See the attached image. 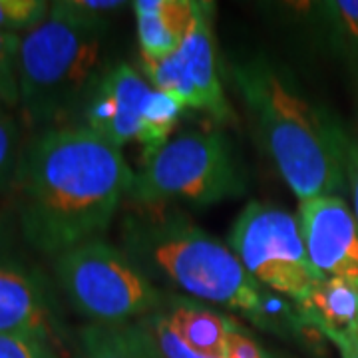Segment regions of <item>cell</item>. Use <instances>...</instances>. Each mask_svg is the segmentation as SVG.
<instances>
[{"label": "cell", "instance_id": "52a82bcc", "mask_svg": "<svg viewBox=\"0 0 358 358\" xmlns=\"http://www.w3.org/2000/svg\"><path fill=\"white\" fill-rule=\"evenodd\" d=\"M227 245L263 289L301 301L320 281L308 259L299 219L279 205L251 201L231 225Z\"/></svg>", "mask_w": 358, "mask_h": 358}, {"label": "cell", "instance_id": "6da1fadb", "mask_svg": "<svg viewBox=\"0 0 358 358\" xmlns=\"http://www.w3.org/2000/svg\"><path fill=\"white\" fill-rule=\"evenodd\" d=\"M134 176L122 150L82 126L34 134L13 187L22 239L46 257L103 239Z\"/></svg>", "mask_w": 358, "mask_h": 358}, {"label": "cell", "instance_id": "ba28073f", "mask_svg": "<svg viewBox=\"0 0 358 358\" xmlns=\"http://www.w3.org/2000/svg\"><path fill=\"white\" fill-rule=\"evenodd\" d=\"M141 72L152 88L171 96L183 110L205 114L217 126H233L237 115L225 98L213 38V4L203 2L183 44L162 60L141 58Z\"/></svg>", "mask_w": 358, "mask_h": 358}, {"label": "cell", "instance_id": "ac0fdd59", "mask_svg": "<svg viewBox=\"0 0 358 358\" xmlns=\"http://www.w3.org/2000/svg\"><path fill=\"white\" fill-rule=\"evenodd\" d=\"M46 0H0V30L8 34H28L50 16Z\"/></svg>", "mask_w": 358, "mask_h": 358}, {"label": "cell", "instance_id": "4fadbf2b", "mask_svg": "<svg viewBox=\"0 0 358 358\" xmlns=\"http://www.w3.org/2000/svg\"><path fill=\"white\" fill-rule=\"evenodd\" d=\"M157 310L192 350L209 358H225L229 334L239 320L197 299L173 293L166 294Z\"/></svg>", "mask_w": 358, "mask_h": 358}, {"label": "cell", "instance_id": "8fae6325", "mask_svg": "<svg viewBox=\"0 0 358 358\" xmlns=\"http://www.w3.org/2000/svg\"><path fill=\"white\" fill-rule=\"evenodd\" d=\"M62 322L48 285L36 268L0 251V334L56 343Z\"/></svg>", "mask_w": 358, "mask_h": 358}, {"label": "cell", "instance_id": "484cf974", "mask_svg": "<svg viewBox=\"0 0 358 358\" xmlns=\"http://www.w3.org/2000/svg\"><path fill=\"white\" fill-rule=\"evenodd\" d=\"M341 358H358V348H357V350H350V352H345V355H341Z\"/></svg>", "mask_w": 358, "mask_h": 358}, {"label": "cell", "instance_id": "3957f363", "mask_svg": "<svg viewBox=\"0 0 358 358\" xmlns=\"http://www.w3.org/2000/svg\"><path fill=\"white\" fill-rule=\"evenodd\" d=\"M255 136L299 201L348 192L352 140L341 120L310 98L279 62L255 54L231 66Z\"/></svg>", "mask_w": 358, "mask_h": 358}, {"label": "cell", "instance_id": "7402d4cb", "mask_svg": "<svg viewBox=\"0 0 358 358\" xmlns=\"http://www.w3.org/2000/svg\"><path fill=\"white\" fill-rule=\"evenodd\" d=\"M0 358H60L46 338L26 334H0Z\"/></svg>", "mask_w": 358, "mask_h": 358}, {"label": "cell", "instance_id": "ffe728a7", "mask_svg": "<svg viewBox=\"0 0 358 358\" xmlns=\"http://www.w3.org/2000/svg\"><path fill=\"white\" fill-rule=\"evenodd\" d=\"M136 324L148 336V341L152 343L159 358H209L195 352L185 345L178 334L169 329V324L159 315V310H154L152 315L136 320Z\"/></svg>", "mask_w": 358, "mask_h": 358}, {"label": "cell", "instance_id": "d4e9b609", "mask_svg": "<svg viewBox=\"0 0 358 358\" xmlns=\"http://www.w3.org/2000/svg\"><path fill=\"white\" fill-rule=\"evenodd\" d=\"M346 181H348V193L352 197V213L358 223V138L352 140L350 154H348V167H346Z\"/></svg>", "mask_w": 358, "mask_h": 358}, {"label": "cell", "instance_id": "603a6c76", "mask_svg": "<svg viewBox=\"0 0 358 358\" xmlns=\"http://www.w3.org/2000/svg\"><path fill=\"white\" fill-rule=\"evenodd\" d=\"M225 358H279L273 355L267 346L261 345L253 334L245 329L241 322L231 331Z\"/></svg>", "mask_w": 358, "mask_h": 358}, {"label": "cell", "instance_id": "7c38bea8", "mask_svg": "<svg viewBox=\"0 0 358 358\" xmlns=\"http://www.w3.org/2000/svg\"><path fill=\"white\" fill-rule=\"evenodd\" d=\"M305 329H315L341 355L358 348V285L343 279H320L301 301L293 303Z\"/></svg>", "mask_w": 358, "mask_h": 358}, {"label": "cell", "instance_id": "5bb4252c", "mask_svg": "<svg viewBox=\"0 0 358 358\" xmlns=\"http://www.w3.org/2000/svg\"><path fill=\"white\" fill-rule=\"evenodd\" d=\"M203 2L197 0H136L131 8L138 24L141 58L162 60L183 44Z\"/></svg>", "mask_w": 358, "mask_h": 358}, {"label": "cell", "instance_id": "7a4b0ae2", "mask_svg": "<svg viewBox=\"0 0 358 358\" xmlns=\"http://www.w3.org/2000/svg\"><path fill=\"white\" fill-rule=\"evenodd\" d=\"M120 247L166 293L231 308L271 334L293 336L303 322L293 303L271 296L217 237L176 211H134L122 221Z\"/></svg>", "mask_w": 358, "mask_h": 358}, {"label": "cell", "instance_id": "e0dca14e", "mask_svg": "<svg viewBox=\"0 0 358 358\" xmlns=\"http://www.w3.org/2000/svg\"><path fill=\"white\" fill-rule=\"evenodd\" d=\"M183 114V106L171 96L152 88L143 106L140 131L136 141L140 143L141 162L148 164L171 141V134Z\"/></svg>", "mask_w": 358, "mask_h": 358}, {"label": "cell", "instance_id": "277c9868", "mask_svg": "<svg viewBox=\"0 0 358 358\" xmlns=\"http://www.w3.org/2000/svg\"><path fill=\"white\" fill-rule=\"evenodd\" d=\"M112 22L74 13L66 0L52 2L50 16L22 36L18 52V92L26 128L34 134L62 126L78 112L102 72L103 42Z\"/></svg>", "mask_w": 358, "mask_h": 358}, {"label": "cell", "instance_id": "2e32d148", "mask_svg": "<svg viewBox=\"0 0 358 358\" xmlns=\"http://www.w3.org/2000/svg\"><path fill=\"white\" fill-rule=\"evenodd\" d=\"M313 6L322 36L345 66L358 96V0H329Z\"/></svg>", "mask_w": 358, "mask_h": 358}, {"label": "cell", "instance_id": "44dd1931", "mask_svg": "<svg viewBox=\"0 0 358 358\" xmlns=\"http://www.w3.org/2000/svg\"><path fill=\"white\" fill-rule=\"evenodd\" d=\"M22 36L0 30V103L8 110L18 108V52Z\"/></svg>", "mask_w": 358, "mask_h": 358}, {"label": "cell", "instance_id": "9c48e42d", "mask_svg": "<svg viewBox=\"0 0 358 358\" xmlns=\"http://www.w3.org/2000/svg\"><path fill=\"white\" fill-rule=\"evenodd\" d=\"M152 92L145 76L126 62L106 66L78 108L82 128L122 150L138 138L141 112Z\"/></svg>", "mask_w": 358, "mask_h": 358}, {"label": "cell", "instance_id": "8992f818", "mask_svg": "<svg viewBox=\"0 0 358 358\" xmlns=\"http://www.w3.org/2000/svg\"><path fill=\"white\" fill-rule=\"evenodd\" d=\"M54 275L68 303L90 324H129L162 307L166 291L131 257L94 239L54 257Z\"/></svg>", "mask_w": 358, "mask_h": 358}, {"label": "cell", "instance_id": "d6986e66", "mask_svg": "<svg viewBox=\"0 0 358 358\" xmlns=\"http://www.w3.org/2000/svg\"><path fill=\"white\" fill-rule=\"evenodd\" d=\"M22 150L24 148H20V129L16 120L6 112L4 106H0V193L14 187Z\"/></svg>", "mask_w": 358, "mask_h": 358}, {"label": "cell", "instance_id": "30bf717a", "mask_svg": "<svg viewBox=\"0 0 358 358\" xmlns=\"http://www.w3.org/2000/svg\"><path fill=\"white\" fill-rule=\"evenodd\" d=\"M296 219L308 259L320 277L358 285V223L345 197L301 201Z\"/></svg>", "mask_w": 358, "mask_h": 358}, {"label": "cell", "instance_id": "5b68a950", "mask_svg": "<svg viewBox=\"0 0 358 358\" xmlns=\"http://www.w3.org/2000/svg\"><path fill=\"white\" fill-rule=\"evenodd\" d=\"M247 179L231 141L219 131H185L136 171L128 201L138 211H169L171 205L211 207L237 199Z\"/></svg>", "mask_w": 358, "mask_h": 358}, {"label": "cell", "instance_id": "9a60e30c", "mask_svg": "<svg viewBox=\"0 0 358 358\" xmlns=\"http://www.w3.org/2000/svg\"><path fill=\"white\" fill-rule=\"evenodd\" d=\"M74 358H159L136 322L86 324L78 333Z\"/></svg>", "mask_w": 358, "mask_h": 358}, {"label": "cell", "instance_id": "4316f807", "mask_svg": "<svg viewBox=\"0 0 358 358\" xmlns=\"http://www.w3.org/2000/svg\"><path fill=\"white\" fill-rule=\"evenodd\" d=\"M0 106H2V103H0Z\"/></svg>", "mask_w": 358, "mask_h": 358}, {"label": "cell", "instance_id": "cb8c5ba5", "mask_svg": "<svg viewBox=\"0 0 358 358\" xmlns=\"http://www.w3.org/2000/svg\"><path fill=\"white\" fill-rule=\"evenodd\" d=\"M66 2L80 16L100 22H112L115 14L131 8V4L126 0H66Z\"/></svg>", "mask_w": 358, "mask_h": 358}]
</instances>
